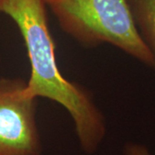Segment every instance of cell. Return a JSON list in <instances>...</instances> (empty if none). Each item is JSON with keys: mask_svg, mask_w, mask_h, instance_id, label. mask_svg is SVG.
I'll use <instances>...</instances> for the list:
<instances>
[{"mask_svg": "<svg viewBox=\"0 0 155 155\" xmlns=\"http://www.w3.org/2000/svg\"><path fill=\"white\" fill-rule=\"evenodd\" d=\"M61 29L84 47L109 44L146 67L155 61L141 40L127 0H45Z\"/></svg>", "mask_w": 155, "mask_h": 155, "instance_id": "7a4b0ae2", "label": "cell"}, {"mask_svg": "<svg viewBox=\"0 0 155 155\" xmlns=\"http://www.w3.org/2000/svg\"><path fill=\"white\" fill-rule=\"evenodd\" d=\"M136 28L155 61V0H127Z\"/></svg>", "mask_w": 155, "mask_h": 155, "instance_id": "277c9868", "label": "cell"}, {"mask_svg": "<svg viewBox=\"0 0 155 155\" xmlns=\"http://www.w3.org/2000/svg\"><path fill=\"white\" fill-rule=\"evenodd\" d=\"M123 153L124 155H152L147 147L135 142L126 143L123 148Z\"/></svg>", "mask_w": 155, "mask_h": 155, "instance_id": "5b68a950", "label": "cell"}, {"mask_svg": "<svg viewBox=\"0 0 155 155\" xmlns=\"http://www.w3.org/2000/svg\"><path fill=\"white\" fill-rule=\"evenodd\" d=\"M47 10L45 0H0V13L15 22L27 51L30 75L25 93L63 107L72 117L81 148L92 154L105 137V117L91 92L59 69Z\"/></svg>", "mask_w": 155, "mask_h": 155, "instance_id": "6da1fadb", "label": "cell"}, {"mask_svg": "<svg viewBox=\"0 0 155 155\" xmlns=\"http://www.w3.org/2000/svg\"><path fill=\"white\" fill-rule=\"evenodd\" d=\"M26 81L0 78V155H41L38 98L25 93Z\"/></svg>", "mask_w": 155, "mask_h": 155, "instance_id": "3957f363", "label": "cell"}]
</instances>
